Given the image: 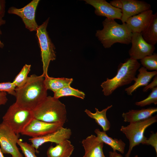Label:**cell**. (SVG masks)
Masks as SVG:
<instances>
[{
    "mask_svg": "<svg viewBox=\"0 0 157 157\" xmlns=\"http://www.w3.org/2000/svg\"><path fill=\"white\" fill-rule=\"evenodd\" d=\"M157 112V108L152 107L129 110L128 112L123 113L122 116L124 121L130 123L148 118Z\"/></svg>",
    "mask_w": 157,
    "mask_h": 157,
    "instance_id": "18",
    "label": "cell"
},
{
    "mask_svg": "<svg viewBox=\"0 0 157 157\" xmlns=\"http://www.w3.org/2000/svg\"><path fill=\"white\" fill-rule=\"evenodd\" d=\"M143 67L147 70H157V54L153 53L152 55L147 56L140 60Z\"/></svg>",
    "mask_w": 157,
    "mask_h": 157,
    "instance_id": "26",
    "label": "cell"
},
{
    "mask_svg": "<svg viewBox=\"0 0 157 157\" xmlns=\"http://www.w3.org/2000/svg\"><path fill=\"white\" fill-rule=\"evenodd\" d=\"M2 17H0V26L2 25L5 24L6 23V21L2 19ZM2 34L1 31L0 29V35ZM4 46V44L1 42L0 40V48H2Z\"/></svg>",
    "mask_w": 157,
    "mask_h": 157,
    "instance_id": "35",
    "label": "cell"
},
{
    "mask_svg": "<svg viewBox=\"0 0 157 157\" xmlns=\"http://www.w3.org/2000/svg\"><path fill=\"white\" fill-rule=\"evenodd\" d=\"M54 93L53 97L58 99L65 96H73L83 99L85 96L83 92L71 87L70 86L64 87Z\"/></svg>",
    "mask_w": 157,
    "mask_h": 157,
    "instance_id": "24",
    "label": "cell"
},
{
    "mask_svg": "<svg viewBox=\"0 0 157 157\" xmlns=\"http://www.w3.org/2000/svg\"><path fill=\"white\" fill-rule=\"evenodd\" d=\"M8 100L7 92H0V106L5 104Z\"/></svg>",
    "mask_w": 157,
    "mask_h": 157,
    "instance_id": "32",
    "label": "cell"
},
{
    "mask_svg": "<svg viewBox=\"0 0 157 157\" xmlns=\"http://www.w3.org/2000/svg\"><path fill=\"white\" fill-rule=\"evenodd\" d=\"M156 87H157V75L154 76L151 83L144 87L143 89V91L146 92Z\"/></svg>",
    "mask_w": 157,
    "mask_h": 157,
    "instance_id": "31",
    "label": "cell"
},
{
    "mask_svg": "<svg viewBox=\"0 0 157 157\" xmlns=\"http://www.w3.org/2000/svg\"><path fill=\"white\" fill-rule=\"evenodd\" d=\"M63 126L60 123L47 122L34 118L21 134L31 138L38 137L55 131Z\"/></svg>",
    "mask_w": 157,
    "mask_h": 157,
    "instance_id": "10",
    "label": "cell"
},
{
    "mask_svg": "<svg viewBox=\"0 0 157 157\" xmlns=\"http://www.w3.org/2000/svg\"><path fill=\"white\" fill-rule=\"evenodd\" d=\"M110 3L120 9L122 16L121 20L122 23L130 17L143 11L151 9V5L142 1L137 0H113Z\"/></svg>",
    "mask_w": 157,
    "mask_h": 157,
    "instance_id": "9",
    "label": "cell"
},
{
    "mask_svg": "<svg viewBox=\"0 0 157 157\" xmlns=\"http://www.w3.org/2000/svg\"><path fill=\"white\" fill-rule=\"evenodd\" d=\"M39 1V0H33L21 8L11 7L9 8L8 12L21 17L26 28L30 31H36L38 26L35 20V15Z\"/></svg>",
    "mask_w": 157,
    "mask_h": 157,
    "instance_id": "11",
    "label": "cell"
},
{
    "mask_svg": "<svg viewBox=\"0 0 157 157\" xmlns=\"http://www.w3.org/2000/svg\"><path fill=\"white\" fill-rule=\"evenodd\" d=\"M44 79L42 75L33 74L28 77L22 86L15 88L16 104L23 108L34 110L47 96Z\"/></svg>",
    "mask_w": 157,
    "mask_h": 157,
    "instance_id": "1",
    "label": "cell"
},
{
    "mask_svg": "<svg viewBox=\"0 0 157 157\" xmlns=\"http://www.w3.org/2000/svg\"><path fill=\"white\" fill-rule=\"evenodd\" d=\"M32 111L34 118L47 122L64 125L67 120L65 105L53 97L47 96Z\"/></svg>",
    "mask_w": 157,
    "mask_h": 157,
    "instance_id": "4",
    "label": "cell"
},
{
    "mask_svg": "<svg viewBox=\"0 0 157 157\" xmlns=\"http://www.w3.org/2000/svg\"><path fill=\"white\" fill-rule=\"evenodd\" d=\"M153 11L147 10L129 18L125 22L132 33H141L149 25Z\"/></svg>",
    "mask_w": 157,
    "mask_h": 157,
    "instance_id": "15",
    "label": "cell"
},
{
    "mask_svg": "<svg viewBox=\"0 0 157 157\" xmlns=\"http://www.w3.org/2000/svg\"><path fill=\"white\" fill-rule=\"evenodd\" d=\"M5 0H0V17L2 18L5 15Z\"/></svg>",
    "mask_w": 157,
    "mask_h": 157,
    "instance_id": "33",
    "label": "cell"
},
{
    "mask_svg": "<svg viewBox=\"0 0 157 157\" xmlns=\"http://www.w3.org/2000/svg\"><path fill=\"white\" fill-rule=\"evenodd\" d=\"M17 144L20 147L25 157H37L35 154L36 150L31 144L22 142L21 139H19Z\"/></svg>",
    "mask_w": 157,
    "mask_h": 157,
    "instance_id": "27",
    "label": "cell"
},
{
    "mask_svg": "<svg viewBox=\"0 0 157 157\" xmlns=\"http://www.w3.org/2000/svg\"><path fill=\"white\" fill-rule=\"evenodd\" d=\"M151 92L147 98L144 99L135 103V105L140 107H143L154 104H157V87L151 90Z\"/></svg>",
    "mask_w": 157,
    "mask_h": 157,
    "instance_id": "28",
    "label": "cell"
},
{
    "mask_svg": "<svg viewBox=\"0 0 157 157\" xmlns=\"http://www.w3.org/2000/svg\"><path fill=\"white\" fill-rule=\"evenodd\" d=\"M16 88L13 82H5L0 83V92H5L15 96Z\"/></svg>",
    "mask_w": 157,
    "mask_h": 157,
    "instance_id": "29",
    "label": "cell"
},
{
    "mask_svg": "<svg viewBox=\"0 0 157 157\" xmlns=\"http://www.w3.org/2000/svg\"><path fill=\"white\" fill-rule=\"evenodd\" d=\"M72 134L70 129L63 126L52 133L40 137L31 138L29 139V140L31 142V145L38 154L39 153L38 149L44 143L50 142L56 144L60 143L65 140L69 139Z\"/></svg>",
    "mask_w": 157,
    "mask_h": 157,
    "instance_id": "13",
    "label": "cell"
},
{
    "mask_svg": "<svg viewBox=\"0 0 157 157\" xmlns=\"http://www.w3.org/2000/svg\"><path fill=\"white\" fill-rule=\"evenodd\" d=\"M98 138L104 143L110 146L113 151H118L122 154L124 152L125 143L121 139L113 138L109 136L106 132L101 131L98 129L94 130Z\"/></svg>",
    "mask_w": 157,
    "mask_h": 157,
    "instance_id": "20",
    "label": "cell"
},
{
    "mask_svg": "<svg viewBox=\"0 0 157 157\" xmlns=\"http://www.w3.org/2000/svg\"><path fill=\"white\" fill-rule=\"evenodd\" d=\"M33 118L32 110L22 108L15 102L9 107L2 119L3 122L19 135Z\"/></svg>",
    "mask_w": 157,
    "mask_h": 157,
    "instance_id": "6",
    "label": "cell"
},
{
    "mask_svg": "<svg viewBox=\"0 0 157 157\" xmlns=\"http://www.w3.org/2000/svg\"><path fill=\"white\" fill-rule=\"evenodd\" d=\"M18 135L3 122L0 123V148L3 154H10L12 157H23L17 145Z\"/></svg>",
    "mask_w": 157,
    "mask_h": 157,
    "instance_id": "8",
    "label": "cell"
},
{
    "mask_svg": "<svg viewBox=\"0 0 157 157\" xmlns=\"http://www.w3.org/2000/svg\"><path fill=\"white\" fill-rule=\"evenodd\" d=\"M81 142L85 151L83 157H106L103 151L104 143L97 136L91 135Z\"/></svg>",
    "mask_w": 157,
    "mask_h": 157,
    "instance_id": "16",
    "label": "cell"
},
{
    "mask_svg": "<svg viewBox=\"0 0 157 157\" xmlns=\"http://www.w3.org/2000/svg\"><path fill=\"white\" fill-rule=\"evenodd\" d=\"M138 71L139 73L134 83L125 90L128 95H132V93L140 87L147 86L151 79L157 75V71L148 72L143 67L139 68Z\"/></svg>",
    "mask_w": 157,
    "mask_h": 157,
    "instance_id": "17",
    "label": "cell"
},
{
    "mask_svg": "<svg viewBox=\"0 0 157 157\" xmlns=\"http://www.w3.org/2000/svg\"><path fill=\"white\" fill-rule=\"evenodd\" d=\"M74 149V147L71 141L66 140L54 147L50 146L47 154V157H70Z\"/></svg>",
    "mask_w": 157,
    "mask_h": 157,
    "instance_id": "19",
    "label": "cell"
},
{
    "mask_svg": "<svg viewBox=\"0 0 157 157\" xmlns=\"http://www.w3.org/2000/svg\"><path fill=\"white\" fill-rule=\"evenodd\" d=\"M143 144L151 145L153 147L156 153V157H157V133H152L150 135L149 138H147L143 143Z\"/></svg>",
    "mask_w": 157,
    "mask_h": 157,
    "instance_id": "30",
    "label": "cell"
},
{
    "mask_svg": "<svg viewBox=\"0 0 157 157\" xmlns=\"http://www.w3.org/2000/svg\"><path fill=\"white\" fill-rule=\"evenodd\" d=\"M87 4L95 8L94 13L97 15L104 16L110 19H119L122 16L121 10L111 5L105 0H85Z\"/></svg>",
    "mask_w": 157,
    "mask_h": 157,
    "instance_id": "14",
    "label": "cell"
},
{
    "mask_svg": "<svg viewBox=\"0 0 157 157\" xmlns=\"http://www.w3.org/2000/svg\"><path fill=\"white\" fill-rule=\"evenodd\" d=\"M148 43L155 45L157 43V13L153 14L150 23L141 33Z\"/></svg>",
    "mask_w": 157,
    "mask_h": 157,
    "instance_id": "22",
    "label": "cell"
},
{
    "mask_svg": "<svg viewBox=\"0 0 157 157\" xmlns=\"http://www.w3.org/2000/svg\"><path fill=\"white\" fill-rule=\"evenodd\" d=\"M73 81L72 78H56L48 76L44 78V83L47 90H51L54 92L64 87L70 86Z\"/></svg>",
    "mask_w": 157,
    "mask_h": 157,
    "instance_id": "23",
    "label": "cell"
},
{
    "mask_svg": "<svg viewBox=\"0 0 157 157\" xmlns=\"http://www.w3.org/2000/svg\"><path fill=\"white\" fill-rule=\"evenodd\" d=\"M102 24L103 28L97 30L95 36L105 48H110L117 43H131L132 33L125 23L120 24L114 19L106 18Z\"/></svg>",
    "mask_w": 157,
    "mask_h": 157,
    "instance_id": "2",
    "label": "cell"
},
{
    "mask_svg": "<svg viewBox=\"0 0 157 157\" xmlns=\"http://www.w3.org/2000/svg\"><path fill=\"white\" fill-rule=\"evenodd\" d=\"M49 18L41 25L38 26L36 35L41 50L43 63V72L42 75L44 78L49 76L48 70L49 63L56 59L55 48L47 31Z\"/></svg>",
    "mask_w": 157,
    "mask_h": 157,
    "instance_id": "7",
    "label": "cell"
},
{
    "mask_svg": "<svg viewBox=\"0 0 157 157\" xmlns=\"http://www.w3.org/2000/svg\"><path fill=\"white\" fill-rule=\"evenodd\" d=\"M112 106L111 105L101 111L95 108L96 112L94 113L87 109L84 111L89 117L95 120L96 123L101 127L104 131L106 132L110 129V123L106 117V112Z\"/></svg>",
    "mask_w": 157,
    "mask_h": 157,
    "instance_id": "21",
    "label": "cell"
},
{
    "mask_svg": "<svg viewBox=\"0 0 157 157\" xmlns=\"http://www.w3.org/2000/svg\"><path fill=\"white\" fill-rule=\"evenodd\" d=\"M109 157H123L122 155L117 152L116 151H110L109 152ZM134 157H138L137 155Z\"/></svg>",
    "mask_w": 157,
    "mask_h": 157,
    "instance_id": "34",
    "label": "cell"
},
{
    "mask_svg": "<svg viewBox=\"0 0 157 157\" xmlns=\"http://www.w3.org/2000/svg\"><path fill=\"white\" fill-rule=\"evenodd\" d=\"M140 64L137 60L130 58L124 63H120L118 67L117 74L113 78L102 82L101 86L105 96L110 95L117 88L130 84L136 79V72Z\"/></svg>",
    "mask_w": 157,
    "mask_h": 157,
    "instance_id": "3",
    "label": "cell"
},
{
    "mask_svg": "<svg viewBox=\"0 0 157 157\" xmlns=\"http://www.w3.org/2000/svg\"><path fill=\"white\" fill-rule=\"evenodd\" d=\"M157 122V115L143 120L130 123L127 126H122L120 130L129 141V147L125 157H130L133 148L140 143L143 144L147 138L144 135L145 130Z\"/></svg>",
    "mask_w": 157,
    "mask_h": 157,
    "instance_id": "5",
    "label": "cell"
},
{
    "mask_svg": "<svg viewBox=\"0 0 157 157\" xmlns=\"http://www.w3.org/2000/svg\"><path fill=\"white\" fill-rule=\"evenodd\" d=\"M0 157H5L4 156L0 148Z\"/></svg>",
    "mask_w": 157,
    "mask_h": 157,
    "instance_id": "36",
    "label": "cell"
},
{
    "mask_svg": "<svg viewBox=\"0 0 157 157\" xmlns=\"http://www.w3.org/2000/svg\"><path fill=\"white\" fill-rule=\"evenodd\" d=\"M131 43L132 46L129 51L130 58L137 60L152 55L155 49L154 45L147 43L141 33H132Z\"/></svg>",
    "mask_w": 157,
    "mask_h": 157,
    "instance_id": "12",
    "label": "cell"
},
{
    "mask_svg": "<svg viewBox=\"0 0 157 157\" xmlns=\"http://www.w3.org/2000/svg\"><path fill=\"white\" fill-rule=\"evenodd\" d=\"M31 67V65L25 64L15 77L12 82L16 88L21 87L26 83L28 79V75L30 71Z\"/></svg>",
    "mask_w": 157,
    "mask_h": 157,
    "instance_id": "25",
    "label": "cell"
}]
</instances>
